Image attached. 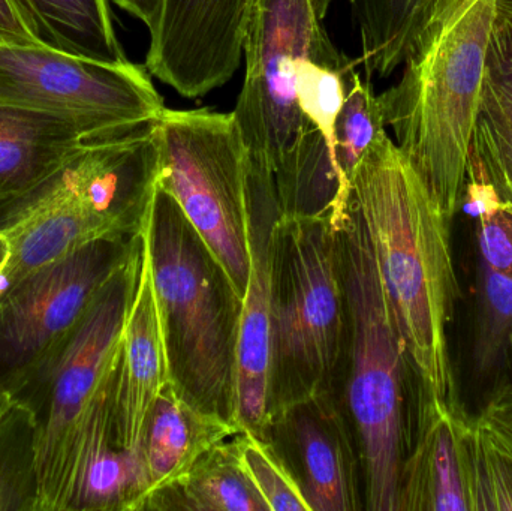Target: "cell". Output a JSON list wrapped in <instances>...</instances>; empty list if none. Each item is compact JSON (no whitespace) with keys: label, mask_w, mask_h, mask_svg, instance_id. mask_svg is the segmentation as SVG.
Listing matches in <instances>:
<instances>
[{"label":"cell","mask_w":512,"mask_h":511,"mask_svg":"<svg viewBox=\"0 0 512 511\" xmlns=\"http://www.w3.org/2000/svg\"><path fill=\"white\" fill-rule=\"evenodd\" d=\"M336 0H252L243 38L246 72L233 110L248 159L249 191L277 198L306 125L295 98V66L336 50L324 26ZM352 5L357 0H348Z\"/></svg>","instance_id":"7"},{"label":"cell","mask_w":512,"mask_h":511,"mask_svg":"<svg viewBox=\"0 0 512 511\" xmlns=\"http://www.w3.org/2000/svg\"><path fill=\"white\" fill-rule=\"evenodd\" d=\"M505 368L510 369V371L512 372V330L510 338H508L507 359H505Z\"/></svg>","instance_id":"36"},{"label":"cell","mask_w":512,"mask_h":511,"mask_svg":"<svg viewBox=\"0 0 512 511\" xmlns=\"http://www.w3.org/2000/svg\"><path fill=\"white\" fill-rule=\"evenodd\" d=\"M462 207L474 218L480 261L512 279V200L468 167Z\"/></svg>","instance_id":"27"},{"label":"cell","mask_w":512,"mask_h":511,"mask_svg":"<svg viewBox=\"0 0 512 511\" xmlns=\"http://www.w3.org/2000/svg\"><path fill=\"white\" fill-rule=\"evenodd\" d=\"M138 239L95 240L0 297V386L11 398L59 356Z\"/></svg>","instance_id":"9"},{"label":"cell","mask_w":512,"mask_h":511,"mask_svg":"<svg viewBox=\"0 0 512 511\" xmlns=\"http://www.w3.org/2000/svg\"><path fill=\"white\" fill-rule=\"evenodd\" d=\"M498 12L507 17H512V0H498Z\"/></svg>","instance_id":"35"},{"label":"cell","mask_w":512,"mask_h":511,"mask_svg":"<svg viewBox=\"0 0 512 511\" xmlns=\"http://www.w3.org/2000/svg\"><path fill=\"white\" fill-rule=\"evenodd\" d=\"M110 0H11L42 47L96 62H128L111 18Z\"/></svg>","instance_id":"20"},{"label":"cell","mask_w":512,"mask_h":511,"mask_svg":"<svg viewBox=\"0 0 512 511\" xmlns=\"http://www.w3.org/2000/svg\"><path fill=\"white\" fill-rule=\"evenodd\" d=\"M12 398L11 395H9L8 392H6L5 389H3L2 386H0V417L3 416V413H5L6 408L11 405Z\"/></svg>","instance_id":"34"},{"label":"cell","mask_w":512,"mask_h":511,"mask_svg":"<svg viewBox=\"0 0 512 511\" xmlns=\"http://www.w3.org/2000/svg\"><path fill=\"white\" fill-rule=\"evenodd\" d=\"M230 447L268 511H310L300 480L268 443V437L243 429L230 441Z\"/></svg>","instance_id":"26"},{"label":"cell","mask_w":512,"mask_h":511,"mask_svg":"<svg viewBox=\"0 0 512 511\" xmlns=\"http://www.w3.org/2000/svg\"><path fill=\"white\" fill-rule=\"evenodd\" d=\"M348 200L372 243L421 395L460 408L448 347L460 299L454 219L388 132L358 162Z\"/></svg>","instance_id":"1"},{"label":"cell","mask_w":512,"mask_h":511,"mask_svg":"<svg viewBox=\"0 0 512 511\" xmlns=\"http://www.w3.org/2000/svg\"><path fill=\"white\" fill-rule=\"evenodd\" d=\"M156 125L87 144L26 194L0 203V230L57 212L87 219L114 239L144 227L159 180Z\"/></svg>","instance_id":"10"},{"label":"cell","mask_w":512,"mask_h":511,"mask_svg":"<svg viewBox=\"0 0 512 511\" xmlns=\"http://www.w3.org/2000/svg\"><path fill=\"white\" fill-rule=\"evenodd\" d=\"M468 167L475 168L501 197L512 200V131L478 119Z\"/></svg>","instance_id":"30"},{"label":"cell","mask_w":512,"mask_h":511,"mask_svg":"<svg viewBox=\"0 0 512 511\" xmlns=\"http://www.w3.org/2000/svg\"><path fill=\"white\" fill-rule=\"evenodd\" d=\"M478 119L512 131V17L499 12L487 50Z\"/></svg>","instance_id":"29"},{"label":"cell","mask_w":512,"mask_h":511,"mask_svg":"<svg viewBox=\"0 0 512 511\" xmlns=\"http://www.w3.org/2000/svg\"><path fill=\"white\" fill-rule=\"evenodd\" d=\"M143 234L164 312L174 383L204 410L234 422L242 300L209 246L159 183Z\"/></svg>","instance_id":"5"},{"label":"cell","mask_w":512,"mask_h":511,"mask_svg":"<svg viewBox=\"0 0 512 511\" xmlns=\"http://www.w3.org/2000/svg\"><path fill=\"white\" fill-rule=\"evenodd\" d=\"M0 104L86 120L117 132L155 125L164 99L146 69L96 62L42 45H0Z\"/></svg>","instance_id":"11"},{"label":"cell","mask_w":512,"mask_h":511,"mask_svg":"<svg viewBox=\"0 0 512 511\" xmlns=\"http://www.w3.org/2000/svg\"><path fill=\"white\" fill-rule=\"evenodd\" d=\"M436 0H357L367 77L387 78L402 66Z\"/></svg>","instance_id":"23"},{"label":"cell","mask_w":512,"mask_h":511,"mask_svg":"<svg viewBox=\"0 0 512 511\" xmlns=\"http://www.w3.org/2000/svg\"><path fill=\"white\" fill-rule=\"evenodd\" d=\"M243 431L233 420L210 413L174 380L162 390L141 444L144 468L143 506L176 488L213 450Z\"/></svg>","instance_id":"16"},{"label":"cell","mask_w":512,"mask_h":511,"mask_svg":"<svg viewBox=\"0 0 512 511\" xmlns=\"http://www.w3.org/2000/svg\"><path fill=\"white\" fill-rule=\"evenodd\" d=\"M457 407L421 395L417 432L400 468L397 511H471Z\"/></svg>","instance_id":"15"},{"label":"cell","mask_w":512,"mask_h":511,"mask_svg":"<svg viewBox=\"0 0 512 511\" xmlns=\"http://www.w3.org/2000/svg\"><path fill=\"white\" fill-rule=\"evenodd\" d=\"M140 263L141 233L131 257L105 285L59 356L12 395L38 423L39 511H66L84 435L98 408L114 395L120 341Z\"/></svg>","instance_id":"6"},{"label":"cell","mask_w":512,"mask_h":511,"mask_svg":"<svg viewBox=\"0 0 512 511\" xmlns=\"http://www.w3.org/2000/svg\"><path fill=\"white\" fill-rule=\"evenodd\" d=\"M279 215L276 201H251V273L237 327L233 419L261 437L271 428L270 233Z\"/></svg>","instance_id":"14"},{"label":"cell","mask_w":512,"mask_h":511,"mask_svg":"<svg viewBox=\"0 0 512 511\" xmlns=\"http://www.w3.org/2000/svg\"><path fill=\"white\" fill-rule=\"evenodd\" d=\"M111 2L125 9L132 17L143 21L150 33L158 27L165 5V0H111Z\"/></svg>","instance_id":"32"},{"label":"cell","mask_w":512,"mask_h":511,"mask_svg":"<svg viewBox=\"0 0 512 511\" xmlns=\"http://www.w3.org/2000/svg\"><path fill=\"white\" fill-rule=\"evenodd\" d=\"M39 495L38 423L12 399L0 417V511H39Z\"/></svg>","instance_id":"24"},{"label":"cell","mask_w":512,"mask_h":511,"mask_svg":"<svg viewBox=\"0 0 512 511\" xmlns=\"http://www.w3.org/2000/svg\"><path fill=\"white\" fill-rule=\"evenodd\" d=\"M339 248L349 320L345 396L364 503L370 511H397L400 468L409 447L406 377L412 369L372 243L349 200L339 224Z\"/></svg>","instance_id":"4"},{"label":"cell","mask_w":512,"mask_h":511,"mask_svg":"<svg viewBox=\"0 0 512 511\" xmlns=\"http://www.w3.org/2000/svg\"><path fill=\"white\" fill-rule=\"evenodd\" d=\"M125 134L62 114L0 104V203L35 188L87 144Z\"/></svg>","instance_id":"18"},{"label":"cell","mask_w":512,"mask_h":511,"mask_svg":"<svg viewBox=\"0 0 512 511\" xmlns=\"http://www.w3.org/2000/svg\"><path fill=\"white\" fill-rule=\"evenodd\" d=\"M463 452L471 511H512V428L481 413L465 417Z\"/></svg>","instance_id":"22"},{"label":"cell","mask_w":512,"mask_h":511,"mask_svg":"<svg viewBox=\"0 0 512 511\" xmlns=\"http://www.w3.org/2000/svg\"><path fill=\"white\" fill-rule=\"evenodd\" d=\"M171 381L173 371L164 312L153 278L146 237L141 230L140 272L123 327L114 383L117 446L140 455L150 414L162 390Z\"/></svg>","instance_id":"13"},{"label":"cell","mask_w":512,"mask_h":511,"mask_svg":"<svg viewBox=\"0 0 512 511\" xmlns=\"http://www.w3.org/2000/svg\"><path fill=\"white\" fill-rule=\"evenodd\" d=\"M252 0H165L150 33L152 77L186 98L225 86L240 68Z\"/></svg>","instance_id":"12"},{"label":"cell","mask_w":512,"mask_h":511,"mask_svg":"<svg viewBox=\"0 0 512 511\" xmlns=\"http://www.w3.org/2000/svg\"><path fill=\"white\" fill-rule=\"evenodd\" d=\"M387 126L372 84L360 74L354 78L334 125V161L343 188L349 192L352 174L364 152L378 140Z\"/></svg>","instance_id":"28"},{"label":"cell","mask_w":512,"mask_h":511,"mask_svg":"<svg viewBox=\"0 0 512 511\" xmlns=\"http://www.w3.org/2000/svg\"><path fill=\"white\" fill-rule=\"evenodd\" d=\"M270 276L273 426L297 405L336 396L345 371L348 300L333 216H277Z\"/></svg>","instance_id":"3"},{"label":"cell","mask_w":512,"mask_h":511,"mask_svg":"<svg viewBox=\"0 0 512 511\" xmlns=\"http://www.w3.org/2000/svg\"><path fill=\"white\" fill-rule=\"evenodd\" d=\"M230 441L206 456L176 488L153 498L146 510L268 511L237 465Z\"/></svg>","instance_id":"21"},{"label":"cell","mask_w":512,"mask_h":511,"mask_svg":"<svg viewBox=\"0 0 512 511\" xmlns=\"http://www.w3.org/2000/svg\"><path fill=\"white\" fill-rule=\"evenodd\" d=\"M512 330V279L478 260L472 368L478 380H493L505 369Z\"/></svg>","instance_id":"25"},{"label":"cell","mask_w":512,"mask_h":511,"mask_svg":"<svg viewBox=\"0 0 512 511\" xmlns=\"http://www.w3.org/2000/svg\"><path fill=\"white\" fill-rule=\"evenodd\" d=\"M496 17L498 0H436L399 81L378 95L394 143L451 219L462 209Z\"/></svg>","instance_id":"2"},{"label":"cell","mask_w":512,"mask_h":511,"mask_svg":"<svg viewBox=\"0 0 512 511\" xmlns=\"http://www.w3.org/2000/svg\"><path fill=\"white\" fill-rule=\"evenodd\" d=\"M483 411L512 428V384L499 386L490 396Z\"/></svg>","instance_id":"33"},{"label":"cell","mask_w":512,"mask_h":511,"mask_svg":"<svg viewBox=\"0 0 512 511\" xmlns=\"http://www.w3.org/2000/svg\"><path fill=\"white\" fill-rule=\"evenodd\" d=\"M0 45H41L15 11L11 0H0Z\"/></svg>","instance_id":"31"},{"label":"cell","mask_w":512,"mask_h":511,"mask_svg":"<svg viewBox=\"0 0 512 511\" xmlns=\"http://www.w3.org/2000/svg\"><path fill=\"white\" fill-rule=\"evenodd\" d=\"M113 402L114 396L105 401L87 428L66 511H141L143 461L117 446Z\"/></svg>","instance_id":"19"},{"label":"cell","mask_w":512,"mask_h":511,"mask_svg":"<svg viewBox=\"0 0 512 511\" xmlns=\"http://www.w3.org/2000/svg\"><path fill=\"white\" fill-rule=\"evenodd\" d=\"M156 138L159 186L179 204L243 302L251 273V192L233 113L165 108Z\"/></svg>","instance_id":"8"},{"label":"cell","mask_w":512,"mask_h":511,"mask_svg":"<svg viewBox=\"0 0 512 511\" xmlns=\"http://www.w3.org/2000/svg\"><path fill=\"white\" fill-rule=\"evenodd\" d=\"M273 428L285 429L294 446L310 511L361 509L363 488L358 486L357 474L361 465L357 464L336 396L297 405Z\"/></svg>","instance_id":"17"}]
</instances>
